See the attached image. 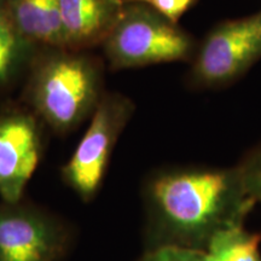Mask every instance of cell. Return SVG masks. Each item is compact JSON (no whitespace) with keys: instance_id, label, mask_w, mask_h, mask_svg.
I'll return each mask as SVG.
<instances>
[{"instance_id":"obj_1","label":"cell","mask_w":261,"mask_h":261,"mask_svg":"<svg viewBox=\"0 0 261 261\" xmlns=\"http://www.w3.org/2000/svg\"><path fill=\"white\" fill-rule=\"evenodd\" d=\"M148 200L161 244L205 250L215 236L243 225L255 201L238 169H173L149 184Z\"/></svg>"},{"instance_id":"obj_5","label":"cell","mask_w":261,"mask_h":261,"mask_svg":"<svg viewBox=\"0 0 261 261\" xmlns=\"http://www.w3.org/2000/svg\"><path fill=\"white\" fill-rule=\"evenodd\" d=\"M261 58V11L212 29L197 50L191 77L215 87L232 83Z\"/></svg>"},{"instance_id":"obj_9","label":"cell","mask_w":261,"mask_h":261,"mask_svg":"<svg viewBox=\"0 0 261 261\" xmlns=\"http://www.w3.org/2000/svg\"><path fill=\"white\" fill-rule=\"evenodd\" d=\"M23 37L38 47H65L58 0H5Z\"/></svg>"},{"instance_id":"obj_13","label":"cell","mask_w":261,"mask_h":261,"mask_svg":"<svg viewBox=\"0 0 261 261\" xmlns=\"http://www.w3.org/2000/svg\"><path fill=\"white\" fill-rule=\"evenodd\" d=\"M142 261H204V254L203 250L161 244L150 250Z\"/></svg>"},{"instance_id":"obj_11","label":"cell","mask_w":261,"mask_h":261,"mask_svg":"<svg viewBox=\"0 0 261 261\" xmlns=\"http://www.w3.org/2000/svg\"><path fill=\"white\" fill-rule=\"evenodd\" d=\"M261 233H248L243 225L215 236L203 250L204 261H261Z\"/></svg>"},{"instance_id":"obj_4","label":"cell","mask_w":261,"mask_h":261,"mask_svg":"<svg viewBox=\"0 0 261 261\" xmlns=\"http://www.w3.org/2000/svg\"><path fill=\"white\" fill-rule=\"evenodd\" d=\"M135 113V104L119 93H104L91 123L67 165L63 178L73 190L89 201L106 174L117 139Z\"/></svg>"},{"instance_id":"obj_10","label":"cell","mask_w":261,"mask_h":261,"mask_svg":"<svg viewBox=\"0 0 261 261\" xmlns=\"http://www.w3.org/2000/svg\"><path fill=\"white\" fill-rule=\"evenodd\" d=\"M40 47L16 27L5 0H0V94L23 84Z\"/></svg>"},{"instance_id":"obj_3","label":"cell","mask_w":261,"mask_h":261,"mask_svg":"<svg viewBox=\"0 0 261 261\" xmlns=\"http://www.w3.org/2000/svg\"><path fill=\"white\" fill-rule=\"evenodd\" d=\"M110 69L146 67L185 61L196 42L189 33L144 3H125L122 12L102 44Z\"/></svg>"},{"instance_id":"obj_12","label":"cell","mask_w":261,"mask_h":261,"mask_svg":"<svg viewBox=\"0 0 261 261\" xmlns=\"http://www.w3.org/2000/svg\"><path fill=\"white\" fill-rule=\"evenodd\" d=\"M247 195L254 201H261V146L248 155L237 167Z\"/></svg>"},{"instance_id":"obj_14","label":"cell","mask_w":261,"mask_h":261,"mask_svg":"<svg viewBox=\"0 0 261 261\" xmlns=\"http://www.w3.org/2000/svg\"><path fill=\"white\" fill-rule=\"evenodd\" d=\"M136 2L144 3L173 23H178L181 16L195 4L196 0H136Z\"/></svg>"},{"instance_id":"obj_2","label":"cell","mask_w":261,"mask_h":261,"mask_svg":"<svg viewBox=\"0 0 261 261\" xmlns=\"http://www.w3.org/2000/svg\"><path fill=\"white\" fill-rule=\"evenodd\" d=\"M22 99L54 132L65 135L92 116L104 96V64L89 51L42 47L23 83Z\"/></svg>"},{"instance_id":"obj_8","label":"cell","mask_w":261,"mask_h":261,"mask_svg":"<svg viewBox=\"0 0 261 261\" xmlns=\"http://www.w3.org/2000/svg\"><path fill=\"white\" fill-rule=\"evenodd\" d=\"M65 47L89 51L102 46L121 15V0H58Z\"/></svg>"},{"instance_id":"obj_15","label":"cell","mask_w":261,"mask_h":261,"mask_svg":"<svg viewBox=\"0 0 261 261\" xmlns=\"http://www.w3.org/2000/svg\"><path fill=\"white\" fill-rule=\"evenodd\" d=\"M122 3H130V2H136V0H121Z\"/></svg>"},{"instance_id":"obj_6","label":"cell","mask_w":261,"mask_h":261,"mask_svg":"<svg viewBox=\"0 0 261 261\" xmlns=\"http://www.w3.org/2000/svg\"><path fill=\"white\" fill-rule=\"evenodd\" d=\"M39 117L27 107L9 106L0 112V196L17 204L41 155Z\"/></svg>"},{"instance_id":"obj_7","label":"cell","mask_w":261,"mask_h":261,"mask_svg":"<svg viewBox=\"0 0 261 261\" xmlns=\"http://www.w3.org/2000/svg\"><path fill=\"white\" fill-rule=\"evenodd\" d=\"M0 208V261H55L62 250L57 225L38 212Z\"/></svg>"}]
</instances>
